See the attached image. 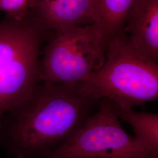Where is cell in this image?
<instances>
[{
    "instance_id": "ba28073f",
    "label": "cell",
    "mask_w": 158,
    "mask_h": 158,
    "mask_svg": "<svg viewBox=\"0 0 158 158\" xmlns=\"http://www.w3.org/2000/svg\"><path fill=\"white\" fill-rule=\"evenodd\" d=\"M112 104L119 119L127 123L132 128L136 141L148 152L158 156V114L136 112L130 107L113 102Z\"/></svg>"
},
{
    "instance_id": "30bf717a",
    "label": "cell",
    "mask_w": 158,
    "mask_h": 158,
    "mask_svg": "<svg viewBox=\"0 0 158 158\" xmlns=\"http://www.w3.org/2000/svg\"><path fill=\"white\" fill-rule=\"evenodd\" d=\"M34 0H0V11L6 17L21 19L28 14Z\"/></svg>"
},
{
    "instance_id": "6da1fadb",
    "label": "cell",
    "mask_w": 158,
    "mask_h": 158,
    "mask_svg": "<svg viewBox=\"0 0 158 158\" xmlns=\"http://www.w3.org/2000/svg\"><path fill=\"white\" fill-rule=\"evenodd\" d=\"M77 85L41 82L0 119V144L12 158H46L79 130L100 102Z\"/></svg>"
},
{
    "instance_id": "52a82bcc",
    "label": "cell",
    "mask_w": 158,
    "mask_h": 158,
    "mask_svg": "<svg viewBox=\"0 0 158 158\" xmlns=\"http://www.w3.org/2000/svg\"><path fill=\"white\" fill-rule=\"evenodd\" d=\"M124 32L136 51L158 64V0H135Z\"/></svg>"
},
{
    "instance_id": "8992f818",
    "label": "cell",
    "mask_w": 158,
    "mask_h": 158,
    "mask_svg": "<svg viewBox=\"0 0 158 158\" xmlns=\"http://www.w3.org/2000/svg\"><path fill=\"white\" fill-rule=\"evenodd\" d=\"M30 12L52 32L94 23L102 25L97 0H34Z\"/></svg>"
},
{
    "instance_id": "3957f363",
    "label": "cell",
    "mask_w": 158,
    "mask_h": 158,
    "mask_svg": "<svg viewBox=\"0 0 158 158\" xmlns=\"http://www.w3.org/2000/svg\"><path fill=\"white\" fill-rule=\"evenodd\" d=\"M52 32L30 11L0 20V119L40 83V48Z\"/></svg>"
},
{
    "instance_id": "7a4b0ae2",
    "label": "cell",
    "mask_w": 158,
    "mask_h": 158,
    "mask_svg": "<svg viewBox=\"0 0 158 158\" xmlns=\"http://www.w3.org/2000/svg\"><path fill=\"white\" fill-rule=\"evenodd\" d=\"M85 96L133 107L158 98V66L138 53L124 32L110 38L102 66L77 85Z\"/></svg>"
},
{
    "instance_id": "9c48e42d",
    "label": "cell",
    "mask_w": 158,
    "mask_h": 158,
    "mask_svg": "<svg viewBox=\"0 0 158 158\" xmlns=\"http://www.w3.org/2000/svg\"><path fill=\"white\" fill-rule=\"evenodd\" d=\"M135 0H97L102 27L111 38L124 32L127 16Z\"/></svg>"
},
{
    "instance_id": "5b68a950",
    "label": "cell",
    "mask_w": 158,
    "mask_h": 158,
    "mask_svg": "<svg viewBox=\"0 0 158 158\" xmlns=\"http://www.w3.org/2000/svg\"><path fill=\"white\" fill-rule=\"evenodd\" d=\"M46 158H158L121 127L112 102L101 99L77 132Z\"/></svg>"
},
{
    "instance_id": "277c9868",
    "label": "cell",
    "mask_w": 158,
    "mask_h": 158,
    "mask_svg": "<svg viewBox=\"0 0 158 158\" xmlns=\"http://www.w3.org/2000/svg\"><path fill=\"white\" fill-rule=\"evenodd\" d=\"M110 39L97 23L53 32L40 60V82L80 84L102 66Z\"/></svg>"
}]
</instances>
